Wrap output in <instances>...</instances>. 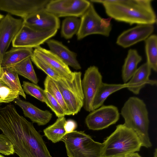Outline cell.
Segmentation results:
<instances>
[{
    "mask_svg": "<svg viewBox=\"0 0 157 157\" xmlns=\"http://www.w3.org/2000/svg\"><path fill=\"white\" fill-rule=\"evenodd\" d=\"M0 130L12 144L19 157H52L32 123L10 104L0 108Z\"/></svg>",
    "mask_w": 157,
    "mask_h": 157,
    "instance_id": "cell-1",
    "label": "cell"
},
{
    "mask_svg": "<svg viewBox=\"0 0 157 157\" xmlns=\"http://www.w3.org/2000/svg\"><path fill=\"white\" fill-rule=\"evenodd\" d=\"M151 0L90 1L103 5L106 13L111 18L132 25H153L156 22Z\"/></svg>",
    "mask_w": 157,
    "mask_h": 157,
    "instance_id": "cell-2",
    "label": "cell"
},
{
    "mask_svg": "<svg viewBox=\"0 0 157 157\" xmlns=\"http://www.w3.org/2000/svg\"><path fill=\"white\" fill-rule=\"evenodd\" d=\"M121 114L124 120V125L135 133L142 146L151 147L152 144L148 132V113L143 101L136 97H130L122 108Z\"/></svg>",
    "mask_w": 157,
    "mask_h": 157,
    "instance_id": "cell-3",
    "label": "cell"
},
{
    "mask_svg": "<svg viewBox=\"0 0 157 157\" xmlns=\"http://www.w3.org/2000/svg\"><path fill=\"white\" fill-rule=\"evenodd\" d=\"M103 144L102 157H126L139 151L142 146L135 133L124 124L117 125Z\"/></svg>",
    "mask_w": 157,
    "mask_h": 157,
    "instance_id": "cell-4",
    "label": "cell"
},
{
    "mask_svg": "<svg viewBox=\"0 0 157 157\" xmlns=\"http://www.w3.org/2000/svg\"><path fill=\"white\" fill-rule=\"evenodd\" d=\"M61 141L68 157H102L103 143L94 141L84 131L75 130L66 134Z\"/></svg>",
    "mask_w": 157,
    "mask_h": 157,
    "instance_id": "cell-5",
    "label": "cell"
},
{
    "mask_svg": "<svg viewBox=\"0 0 157 157\" xmlns=\"http://www.w3.org/2000/svg\"><path fill=\"white\" fill-rule=\"evenodd\" d=\"M74 78L69 80L61 78L55 81L71 115L77 114L83 106L84 96L81 86V72H74Z\"/></svg>",
    "mask_w": 157,
    "mask_h": 157,
    "instance_id": "cell-6",
    "label": "cell"
},
{
    "mask_svg": "<svg viewBox=\"0 0 157 157\" xmlns=\"http://www.w3.org/2000/svg\"><path fill=\"white\" fill-rule=\"evenodd\" d=\"M111 18H102L96 11L91 2L88 8L81 17V23L76 34L77 39L81 40L87 36L98 34L108 37L112 29Z\"/></svg>",
    "mask_w": 157,
    "mask_h": 157,
    "instance_id": "cell-7",
    "label": "cell"
},
{
    "mask_svg": "<svg viewBox=\"0 0 157 157\" xmlns=\"http://www.w3.org/2000/svg\"><path fill=\"white\" fill-rule=\"evenodd\" d=\"M58 30H38L23 24L12 41L13 47L36 48L56 34Z\"/></svg>",
    "mask_w": 157,
    "mask_h": 157,
    "instance_id": "cell-8",
    "label": "cell"
},
{
    "mask_svg": "<svg viewBox=\"0 0 157 157\" xmlns=\"http://www.w3.org/2000/svg\"><path fill=\"white\" fill-rule=\"evenodd\" d=\"M91 2L86 0H50L45 9L58 17H81Z\"/></svg>",
    "mask_w": 157,
    "mask_h": 157,
    "instance_id": "cell-9",
    "label": "cell"
},
{
    "mask_svg": "<svg viewBox=\"0 0 157 157\" xmlns=\"http://www.w3.org/2000/svg\"><path fill=\"white\" fill-rule=\"evenodd\" d=\"M119 117L117 107L113 105H102L91 111L86 118L85 122L89 129L99 130L116 123Z\"/></svg>",
    "mask_w": 157,
    "mask_h": 157,
    "instance_id": "cell-10",
    "label": "cell"
},
{
    "mask_svg": "<svg viewBox=\"0 0 157 157\" xmlns=\"http://www.w3.org/2000/svg\"><path fill=\"white\" fill-rule=\"evenodd\" d=\"M50 0H0V10L20 17L23 19L45 8Z\"/></svg>",
    "mask_w": 157,
    "mask_h": 157,
    "instance_id": "cell-11",
    "label": "cell"
},
{
    "mask_svg": "<svg viewBox=\"0 0 157 157\" xmlns=\"http://www.w3.org/2000/svg\"><path fill=\"white\" fill-rule=\"evenodd\" d=\"M102 82V76L98 67L90 66L85 71L81 86L84 96L83 107L86 111H92L94 98Z\"/></svg>",
    "mask_w": 157,
    "mask_h": 157,
    "instance_id": "cell-12",
    "label": "cell"
},
{
    "mask_svg": "<svg viewBox=\"0 0 157 157\" xmlns=\"http://www.w3.org/2000/svg\"><path fill=\"white\" fill-rule=\"evenodd\" d=\"M23 25V20L17 19L9 14L0 20V61L13 39Z\"/></svg>",
    "mask_w": 157,
    "mask_h": 157,
    "instance_id": "cell-13",
    "label": "cell"
},
{
    "mask_svg": "<svg viewBox=\"0 0 157 157\" xmlns=\"http://www.w3.org/2000/svg\"><path fill=\"white\" fill-rule=\"evenodd\" d=\"M23 20L24 24L40 31L58 30L60 26L59 18L45 8L30 14Z\"/></svg>",
    "mask_w": 157,
    "mask_h": 157,
    "instance_id": "cell-14",
    "label": "cell"
},
{
    "mask_svg": "<svg viewBox=\"0 0 157 157\" xmlns=\"http://www.w3.org/2000/svg\"><path fill=\"white\" fill-rule=\"evenodd\" d=\"M153 25H139L122 32L118 37L117 44L124 48L129 47L145 40L153 32Z\"/></svg>",
    "mask_w": 157,
    "mask_h": 157,
    "instance_id": "cell-15",
    "label": "cell"
},
{
    "mask_svg": "<svg viewBox=\"0 0 157 157\" xmlns=\"http://www.w3.org/2000/svg\"><path fill=\"white\" fill-rule=\"evenodd\" d=\"M33 53L50 65L63 78L72 80L74 76L68 66L51 51L40 46L35 48Z\"/></svg>",
    "mask_w": 157,
    "mask_h": 157,
    "instance_id": "cell-16",
    "label": "cell"
},
{
    "mask_svg": "<svg viewBox=\"0 0 157 157\" xmlns=\"http://www.w3.org/2000/svg\"><path fill=\"white\" fill-rule=\"evenodd\" d=\"M13 101L22 109L25 117L39 126L47 124L52 117V114L49 111L40 109L29 102L21 99L19 97Z\"/></svg>",
    "mask_w": 157,
    "mask_h": 157,
    "instance_id": "cell-17",
    "label": "cell"
},
{
    "mask_svg": "<svg viewBox=\"0 0 157 157\" xmlns=\"http://www.w3.org/2000/svg\"><path fill=\"white\" fill-rule=\"evenodd\" d=\"M151 68L146 62L137 68L129 81L126 83L128 89L136 94H139L140 91L146 84L156 85V80H151L149 76Z\"/></svg>",
    "mask_w": 157,
    "mask_h": 157,
    "instance_id": "cell-18",
    "label": "cell"
},
{
    "mask_svg": "<svg viewBox=\"0 0 157 157\" xmlns=\"http://www.w3.org/2000/svg\"><path fill=\"white\" fill-rule=\"evenodd\" d=\"M50 51L59 57L66 64L76 70H80L81 66L77 59L76 53L70 50L61 42L49 39L46 42Z\"/></svg>",
    "mask_w": 157,
    "mask_h": 157,
    "instance_id": "cell-19",
    "label": "cell"
},
{
    "mask_svg": "<svg viewBox=\"0 0 157 157\" xmlns=\"http://www.w3.org/2000/svg\"><path fill=\"white\" fill-rule=\"evenodd\" d=\"M33 51L32 48L13 47L5 53L1 63V67H11L26 59L30 57Z\"/></svg>",
    "mask_w": 157,
    "mask_h": 157,
    "instance_id": "cell-20",
    "label": "cell"
},
{
    "mask_svg": "<svg viewBox=\"0 0 157 157\" xmlns=\"http://www.w3.org/2000/svg\"><path fill=\"white\" fill-rule=\"evenodd\" d=\"M142 59L141 56L136 50L130 49L128 51L122 70V77L124 83H127L132 77Z\"/></svg>",
    "mask_w": 157,
    "mask_h": 157,
    "instance_id": "cell-21",
    "label": "cell"
},
{
    "mask_svg": "<svg viewBox=\"0 0 157 157\" xmlns=\"http://www.w3.org/2000/svg\"><path fill=\"white\" fill-rule=\"evenodd\" d=\"M127 87L126 83L123 84H109L102 82L94 98L92 105V111L101 106L107 98L112 94Z\"/></svg>",
    "mask_w": 157,
    "mask_h": 157,
    "instance_id": "cell-22",
    "label": "cell"
},
{
    "mask_svg": "<svg viewBox=\"0 0 157 157\" xmlns=\"http://www.w3.org/2000/svg\"><path fill=\"white\" fill-rule=\"evenodd\" d=\"M0 79L10 88L17 92L19 95L26 99V96L21 85L18 74L11 67H1Z\"/></svg>",
    "mask_w": 157,
    "mask_h": 157,
    "instance_id": "cell-23",
    "label": "cell"
},
{
    "mask_svg": "<svg viewBox=\"0 0 157 157\" xmlns=\"http://www.w3.org/2000/svg\"><path fill=\"white\" fill-rule=\"evenodd\" d=\"M64 117L58 118L52 124L43 130L44 135L52 143H55L61 141L66 134L64 125L66 121Z\"/></svg>",
    "mask_w": 157,
    "mask_h": 157,
    "instance_id": "cell-24",
    "label": "cell"
},
{
    "mask_svg": "<svg viewBox=\"0 0 157 157\" xmlns=\"http://www.w3.org/2000/svg\"><path fill=\"white\" fill-rule=\"evenodd\" d=\"M18 74L37 84L38 79L33 68L30 57L28 58L11 67Z\"/></svg>",
    "mask_w": 157,
    "mask_h": 157,
    "instance_id": "cell-25",
    "label": "cell"
},
{
    "mask_svg": "<svg viewBox=\"0 0 157 157\" xmlns=\"http://www.w3.org/2000/svg\"><path fill=\"white\" fill-rule=\"evenodd\" d=\"M145 50L147 63L151 69L157 71V36H150L145 40Z\"/></svg>",
    "mask_w": 157,
    "mask_h": 157,
    "instance_id": "cell-26",
    "label": "cell"
},
{
    "mask_svg": "<svg viewBox=\"0 0 157 157\" xmlns=\"http://www.w3.org/2000/svg\"><path fill=\"white\" fill-rule=\"evenodd\" d=\"M44 90L49 93L57 101L63 109L65 115H71L54 81L47 75L44 81Z\"/></svg>",
    "mask_w": 157,
    "mask_h": 157,
    "instance_id": "cell-27",
    "label": "cell"
},
{
    "mask_svg": "<svg viewBox=\"0 0 157 157\" xmlns=\"http://www.w3.org/2000/svg\"><path fill=\"white\" fill-rule=\"evenodd\" d=\"M81 19L78 17H68L63 21L61 34V36L66 39L71 38L77 34L79 29Z\"/></svg>",
    "mask_w": 157,
    "mask_h": 157,
    "instance_id": "cell-28",
    "label": "cell"
},
{
    "mask_svg": "<svg viewBox=\"0 0 157 157\" xmlns=\"http://www.w3.org/2000/svg\"><path fill=\"white\" fill-rule=\"evenodd\" d=\"M30 59L38 69L43 71L54 81H57L62 78L45 62L33 53Z\"/></svg>",
    "mask_w": 157,
    "mask_h": 157,
    "instance_id": "cell-29",
    "label": "cell"
},
{
    "mask_svg": "<svg viewBox=\"0 0 157 157\" xmlns=\"http://www.w3.org/2000/svg\"><path fill=\"white\" fill-rule=\"evenodd\" d=\"M42 93L45 100V103L58 118L64 117L65 113L59 103L48 92L42 89Z\"/></svg>",
    "mask_w": 157,
    "mask_h": 157,
    "instance_id": "cell-30",
    "label": "cell"
},
{
    "mask_svg": "<svg viewBox=\"0 0 157 157\" xmlns=\"http://www.w3.org/2000/svg\"><path fill=\"white\" fill-rule=\"evenodd\" d=\"M25 92L40 101L45 102V100L42 93V89L37 84L29 82L24 81L22 85Z\"/></svg>",
    "mask_w": 157,
    "mask_h": 157,
    "instance_id": "cell-31",
    "label": "cell"
},
{
    "mask_svg": "<svg viewBox=\"0 0 157 157\" xmlns=\"http://www.w3.org/2000/svg\"><path fill=\"white\" fill-rule=\"evenodd\" d=\"M0 153L6 155H13L14 153L12 144L4 134H0Z\"/></svg>",
    "mask_w": 157,
    "mask_h": 157,
    "instance_id": "cell-32",
    "label": "cell"
},
{
    "mask_svg": "<svg viewBox=\"0 0 157 157\" xmlns=\"http://www.w3.org/2000/svg\"><path fill=\"white\" fill-rule=\"evenodd\" d=\"M18 93L8 86L0 87V96L4 103H9L19 97Z\"/></svg>",
    "mask_w": 157,
    "mask_h": 157,
    "instance_id": "cell-33",
    "label": "cell"
},
{
    "mask_svg": "<svg viewBox=\"0 0 157 157\" xmlns=\"http://www.w3.org/2000/svg\"><path fill=\"white\" fill-rule=\"evenodd\" d=\"M77 127V123L74 120L70 119L66 121L64 125L66 134L75 131Z\"/></svg>",
    "mask_w": 157,
    "mask_h": 157,
    "instance_id": "cell-34",
    "label": "cell"
},
{
    "mask_svg": "<svg viewBox=\"0 0 157 157\" xmlns=\"http://www.w3.org/2000/svg\"><path fill=\"white\" fill-rule=\"evenodd\" d=\"M126 157H142L137 152H135L127 155Z\"/></svg>",
    "mask_w": 157,
    "mask_h": 157,
    "instance_id": "cell-35",
    "label": "cell"
},
{
    "mask_svg": "<svg viewBox=\"0 0 157 157\" xmlns=\"http://www.w3.org/2000/svg\"><path fill=\"white\" fill-rule=\"evenodd\" d=\"M4 86H8L5 83L0 79V87Z\"/></svg>",
    "mask_w": 157,
    "mask_h": 157,
    "instance_id": "cell-36",
    "label": "cell"
},
{
    "mask_svg": "<svg viewBox=\"0 0 157 157\" xmlns=\"http://www.w3.org/2000/svg\"><path fill=\"white\" fill-rule=\"evenodd\" d=\"M154 157H157V149L156 148L154 152Z\"/></svg>",
    "mask_w": 157,
    "mask_h": 157,
    "instance_id": "cell-37",
    "label": "cell"
},
{
    "mask_svg": "<svg viewBox=\"0 0 157 157\" xmlns=\"http://www.w3.org/2000/svg\"><path fill=\"white\" fill-rule=\"evenodd\" d=\"M0 103H4V102L3 101V100L2 99V98H1V97H0Z\"/></svg>",
    "mask_w": 157,
    "mask_h": 157,
    "instance_id": "cell-38",
    "label": "cell"
},
{
    "mask_svg": "<svg viewBox=\"0 0 157 157\" xmlns=\"http://www.w3.org/2000/svg\"><path fill=\"white\" fill-rule=\"evenodd\" d=\"M4 16L2 14L0 13V20L4 17Z\"/></svg>",
    "mask_w": 157,
    "mask_h": 157,
    "instance_id": "cell-39",
    "label": "cell"
},
{
    "mask_svg": "<svg viewBox=\"0 0 157 157\" xmlns=\"http://www.w3.org/2000/svg\"><path fill=\"white\" fill-rule=\"evenodd\" d=\"M1 62L0 61V72H1Z\"/></svg>",
    "mask_w": 157,
    "mask_h": 157,
    "instance_id": "cell-40",
    "label": "cell"
},
{
    "mask_svg": "<svg viewBox=\"0 0 157 157\" xmlns=\"http://www.w3.org/2000/svg\"><path fill=\"white\" fill-rule=\"evenodd\" d=\"M0 157H5V156H4L1 155L0 154Z\"/></svg>",
    "mask_w": 157,
    "mask_h": 157,
    "instance_id": "cell-41",
    "label": "cell"
},
{
    "mask_svg": "<svg viewBox=\"0 0 157 157\" xmlns=\"http://www.w3.org/2000/svg\"><path fill=\"white\" fill-rule=\"evenodd\" d=\"M1 105V103H0V105Z\"/></svg>",
    "mask_w": 157,
    "mask_h": 157,
    "instance_id": "cell-42",
    "label": "cell"
}]
</instances>
